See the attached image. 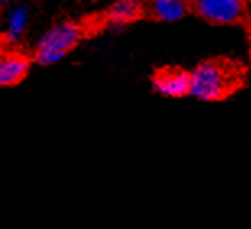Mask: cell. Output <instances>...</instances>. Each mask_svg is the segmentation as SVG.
<instances>
[{"label":"cell","mask_w":251,"mask_h":229,"mask_svg":"<svg viewBox=\"0 0 251 229\" xmlns=\"http://www.w3.org/2000/svg\"><path fill=\"white\" fill-rule=\"evenodd\" d=\"M5 2H7V0H0V3H2V5H3Z\"/></svg>","instance_id":"cell-9"},{"label":"cell","mask_w":251,"mask_h":229,"mask_svg":"<svg viewBox=\"0 0 251 229\" xmlns=\"http://www.w3.org/2000/svg\"><path fill=\"white\" fill-rule=\"evenodd\" d=\"M79 34H81L79 28L72 23L58 25L47 31L39 41V49L36 54L37 62L42 65H52V63L58 62L65 57L67 51H70L76 44Z\"/></svg>","instance_id":"cell-2"},{"label":"cell","mask_w":251,"mask_h":229,"mask_svg":"<svg viewBox=\"0 0 251 229\" xmlns=\"http://www.w3.org/2000/svg\"><path fill=\"white\" fill-rule=\"evenodd\" d=\"M152 15L161 21H177L188 12V0H154Z\"/></svg>","instance_id":"cell-6"},{"label":"cell","mask_w":251,"mask_h":229,"mask_svg":"<svg viewBox=\"0 0 251 229\" xmlns=\"http://www.w3.org/2000/svg\"><path fill=\"white\" fill-rule=\"evenodd\" d=\"M154 88L164 96L180 98L190 93V75L183 72H164L154 80Z\"/></svg>","instance_id":"cell-5"},{"label":"cell","mask_w":251,"mask_h":229,"mask_svg":"<svg viewBox=\"0 0 251 229\" xmlns=\"http://www.w3.org/2000/svg\"><path fill=\"white\" fill-rule=\"evenodd\" d=\"M196 12L217 25L235 23L243 17V0H193Z\"/></svg>","instance_id":"cell-3"},{"label":"cell","mask_w":251,"mask_h":229,"mask_svg":"<svg viewBox=\"0 0 251 229\" xmlns=\"http://www.w3.org/2000/svg\"><path fill=\"white\" fill-rule=\"evenodd\" d=\"M235 82L230 68L217 62H206L190 75V94L202 101H216L230 91Z\"/></svg>","instance_id":"cell-1"},{"label":"cell","mask_w":251,"mask_h":229,"mask_svg":"<svg viewBox=\"0 0 251 229\" xmlns=\"http://www.w3.org/2000/svg\"><path fill=\"white\" fill-rule=\"evenodd\" d=\"M141 7L136 0H119L110 8V18L117 23H128V21L140 17Z\"/></svg>","instance_id":"cell-7"},{"label":"cell","mask_w":251,"mask_h":229,"mask_svg":"<svg viewBox=\"0 0 251 229\" xmlns=\"http://www.w3.org/2000/svg\"><path fill=\"white\" fill-rule=\"evenodd\" d=\"M28 21V10L23 5L15 7L8 15V28H7V38L10 41H17L26 28Z\"/></svg>","instance_id":"cell-8"},{"label":"cell","mask_w":251,"mask_h":229,"mask_svg":"<svg viewBox=\"0 0 251 229\" xmlns=\"http://www.w3.org/2000/svg\"><path fill=\"white\" fill-rule=\"evenodd\" d=\"M28 67L29 63L23 56L15 54V52H8V54L2 56V60H0V83H2V86H12V85L20 83L28 72Z\"/></svg>","instance_id":"cell-4"}]
</instances>
